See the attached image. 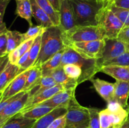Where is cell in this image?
<instances>
[{"mask_svg": "<svg viewBox=\"0 0 129 128\" xmlns=\"http://www.w3.org/2000/svg\"><path fill=\"white\" fill-rule=\"evenodd\" d=\"M115 84L113 101L124 109L129 110L128 99L129 97V82L116 80Z\"/></svg>", "mask_w": 129, "mask_h": 128, "instance_id": "16", "label": "cell"}, {"mask_svg": "<svg viewBox=\"0 0 129 128\" xmlns=\"http://www.w3.org/2000/svg\"><path fill=\"white\" fill-rule=\"evenodd\" d=\"M62 34V30L60 26H54L45 28L42 35L40 53L34 66H40L66 47Z\"/></svg>", "mask_w": 129, "mask_h": 128, "instance_id": "1", "label": "cell"}, {"mask_svg": "<svg viewBox=\"0 0 129 128\" xmlns=\"http://www.w3.org/2000/svg\"><path fill=\"white\" fill-rule=\"evenodd\" d=\"M32 7L33 16L35 18L38 25L43 26L45 28L54 26L52 21L47 14L39 6L35 0H30Z\"/></svg>", "mask_w": 129, "mask_h": 128, "instance_id": "21", "label": "cell"}, {"mask_svg": "<svg viewBox=\"0 0 129 128\" xmlns=\"http://www.w3.org/2000/svg\"><path fill=\"white\" fill-rule=\"evenodd\" d=\"M42 35H39L34 40V43L31 45V48L29 51V55L28 60L25 65L23 67V70H26L32 67L34 64L36 62L39 56V53L40 51V47H41V41H42Z\"/></svg>", "mask_w": 129, "mask_h": 128, "instance_id": "24", "label": "cell"}, {"mask_svg": "<svg viewBox=\"0 0 129 128\" xmlns=\"http://www.w3.org/2000/svg\"><path fill=\"white\" fill-rule=\"evenodd\" d=\"M35 1L50 17L54 26H60V13L55 10L49 0H35Z\"/></svg>", "mask_w": 129, "mask_h": 128, "instance_id": "29", "label": "cell"}, {"mask_svg": "<svg viewBox=\"0 0 129 128\" xmlns=\"http://www.w3.org/2000/svg\"><path fill=\"white\" fill-rule=\"evenodd\" d=\"M90 1H96V0H90Z\"/></svg>", "mask_w": 129, "mask_h": 128, "instance_id": "48", "label": "cell"}, {"mask_svg": "<svg viewBox=\"0 0 129 128\" xmlns=\"http://www.w3.org/2000/svg\"><path fill=\"white\" fill-rule=\"evenodd\" d=\"M117 38L125 44L129 50V26L123 28L119 33Z\"/></svg>", "mask_w": 129, "mask_h": 128, "instance_id": "38", "label": "cell"}, {"mask_svg": "<svg viewBox=\"0 0 129 128\" xmlns=\"http://www.w3.org/2000/svg\"><path fill=\"white\" fill-rule=\"evenodd\" d=\"M111 0H96V2L98 4L103 5L104 7H107L110 5Z\"/></svg>", "mask_w": 129, "mask_h": 128, "instance_id": "43", "label": "cell"}, {"mask_svg": "<svg viewBox=\"0 0 129 128\" xmlns=\"http://www.w3.org/2000/svg\"><path fill=\"white\" fill-rule=\"evenodd\" d=\"M73 63L79 65L83 70L81 84L93 78L96 73L100 72L97 60L94 59H87L81 56L78 52L69 46L66 45L65 50L62 57L60 65Z\"/></svg>", "mask_w": 129, "mask_h": 128, "instance_id": "3", "label": "cell"}, {"mask_svg": "<svg viewBox=\"0 0 129 128\" xmlns=\"http://www.w3.org/2000/svg\"><path fill=\"white\" fill-rule=\"evenodd\" d=\"M45 30V28L40 26V25L30 26L27 31L23 33L24 41H27V40H31V39H35L39 35L42 34Z\"/></svg>", "mask_w": 129, "mask_h": 128, "instance_id": "37", "label": "cell"}, {"mask_svg": "<svg viewBox=\"0 0 129 128\" xmlns=\"http://www.w3.org/2000/svg\"><path fill=\"white\" fill-rule=\"evenodd\" d=\"M62 36L66 45L74 42L103 40L106 38L104 31L100 26L78 25L62 31Z\"/></svg>", "mask_w": 129, "mask_h": 128, "instance_id": "4", "label": "cell"}, {"mask_svg": "<svg viewBox=\"0 0 129 128\" xmlns=\"http://www.w3.org/2000/svg\"><path fill=\"white\" fill-rule=\"evenodd\" d=\"M60 27L62 31H68L76 26L73 6L69 0H60Z\"/></svg>", "mask_w": 129, "mask_h": 128, "instance_id": "11", "label": "cell"}, {"mask_svg": "<svg viewBox=\"0 0 129 128\" xmlns=\"http://www.w3.org/2000/svg\"><path fill=\"white\" fill-rule=\"evenodd\" d=\"M67 112V107H58L44 116L37 119L31 128H47L50 124L56 119L65 115Z\"/></svg>", "mask_w": 129, "mask_h": 128, "instance_id": "18", "label": "cell"}, {"mask_svg": "<svg viewBox=\"0 0 129 128\" xmlns=\"http://www.w3.org/2000/svg\"><path fill=\"white\" fill-rule=\"evenodd\" d=\"M66 46L75 50L83 58L98 60L102 57L105 46V40L74 42L68 44Z\"/></svg>", "mask_w": 129, "mask_h": 128, "instance_id": "8", "label": "cell"}, {"mask_svg": "<svg viewBox=\"0 0 129 128\" xmlns=\"http://www.w3.org/2000/svg\"><path fill=\"white\" fill-rule=\"evenodd\" d=\"M50 77L54 79L57 84H60L64 87V89H75L78 85V82L75 79L68 77L65 74L63 69V67L60 65L54 70Z\"/></svg>", "mask_w": 129, "mask_h": 128, "instance_id": "20", "label": "cell"}, {"mask_svg": "<svg viewBox=\"0 0 129 128\" xmlns=\"http://www.w3.org/2000/svg\"><path fill=\"white\" fill-rule=\"evenodd\" d=\"M29 98L28 92H25L21 97L13 100L0 112V120H8L20 112L27 103Z\"/></svg>", "mask_w": 129, "mask_h": 128, "instance_id": "12", "label": "cell"}, {"mask_svg": "<svg viewBox=\"0 0 129 128\" xmlns=\"http://www.w3.org/2000/svg\"><path fill=\"white\" fill-rule=\"evenodd\" d=\"M100 26L105 34V39L117 38L121 30L125 27L123 23L115 15L109 6L101 10L98 20Z\"/></svg>", "mask_w": 129, "mask_h": 128, "instance_id": "7", "label": "cell"}, {"mask_svg": "<svg viewBox=\"0 0 129 128\" xmlns=\"http://www.w3.org/2000/svg\"><path fill=\"white\" fill-rule=\"evenodd\" d=\"M75 89H64L40 105H47L54 109L58 107H67L71 99L75 96Z\"/></svg>", "mask_w": 129, "mask_h": 128, "instance_id": "14", "label": "cell"}, {"mask_svg": "<svg viewBox=\"0 0 129 128\" xmlns=\"http://www.w3.org/2000/svg\"><path fill=\"white\" fill-rule=\"evenodd\" d=\"M108 104L107 109L100 112L101 128H118L128 117L129 110L115 101Z\"/></svg>", "mask_w": 129, "mask_h": 128, "instance_id": "6", "label": "cell"}, {"mask_svg": "<svg viewBox=\"0 0 129 128\" xmlns=\"http://www.w3.org/2000/svg\"><path fill=\"white\" fill-rule=\"evenodd\" d=\"M8 39V55L11 51L15 50L16 48L23 42H24L23 33L19 32L18 31H11L8 30L6 32Z\"/></svg>", "mask_w": 129, "mask_h": 128, "instance_id": "31", "label": "cell"}, {"mask_svg": "<svg viewBox=\"0 0 129 128\" xmlns=\"http://www.w3.org/2000/svg\"><path fill=\"white\" fill-rule=\"evenodd\" d=\"M42 77V74L40 66H34L30 68L24 87V91H29L39 82Z\"/></svg>", "mask_w": 129, "mask_h": 128, "instance_id": "30", "label": "cell"}, {"mask_svg": "<svg viewBox=\"0 0 129 128\" xmlns=\"http://www.w3.org/2000/svg\"><path fill=\"white\" fill-rule=\"evenodd\" d=\"M49 2L52 5V6H54V8L55 9V10H57V11L59 12V10H60V0H49Z\"/></svg>", "mask_w": 129, "mask_h": 128, "instance_id": "42", "label": "cell"}, {"mask_svg": "<svg viewBox=\"0 0 129 128\" xmlns=\"http://www.w3.org/2000/svg\"><path fill=\"white\" fill-rule=\"evenodd\" d=\"M128 116H129V114H128Z\"/></svg>", "mask_w": 129, "mask_h": 128, "instance_id": "49", "label": "cell"}, {"mask_svg": "<svg viewBox=\"0 0 129 128\" xmlns=\"http://www.w3.org/2000/svg\"><path fill=\"white\" fill-rule=\"evenodd\" d=\"M109 7L113 13L123 23L125 27L129 26V10L119 8L110 5H109Z\"/></svg>", "mask_w": 129, "mask_h": 128, "instance_id": "35", "label": "cell"}, {"mask_svg": "<svg viewBox=\"0 0 129 128\" xmlns=\"http://www.w3.org/2000/svg\"><path fill=\"white\" fill-rule=\"evenodd\" d=\"M16 14L20 17L25 19L33 26L31 18L33 17L32 7L30 0H16Z\"/></svg>", "mask_w": 129, "mask_h": 128, "instance_id": "23", "label": "cell"}, {"mask_svg": "<svg viewBox=\"0 0 129 128\" xmlns=\"http://www.w3.org/2000/svg\"><path fill=\"white\" fill-rule=\"evenodd\" d=\"M65 48L57 53L56 54H55L51 58H50L42 65H40V67L42 70V77L50 76L51 73L58 67L60 66L62 57L63 53L65 50Z\"/></svg>", "mask_w": 129, "mask_h": 128, "instance_id": "22", "label": "cell"}, {"mask_svg": "<svg viewBox=\"0 0 129 128\" xmlns=\"http://www.w3.org/2000/svg\"><path fill=\"white\" fill-rule=\"evenodd\" d=\"M8 120H0V128L2 127L4 125H5V124H6V122H7Z\"/></svg>", "mask_w": 129, "mask_h": 128, "instance_id": "46", "label": "cell"}, {"mask_svg": "<svg viewBox=\"0 0 129 128\" xmlns=\"http://www.w3.org/2000/svg\"><path fill=\"white\" fill-rule=\"evenodd\" d=\"M23 70L17 65L12 64L8 61L6 66L0 74V94L16 77V76Z\"/></svg>", "mask_w": 129, "mask_h": 128, "instance_id": "17", "label": "cell"}, {"mask_svg": "<svg viewBox=\"0 0 129 128\" xmlns=\"http://www.w3.org/2000/svg\"><path fill=\"white\" fill-rule=\"evenodd\" d=\"M100 72L112 77L116 80L129 82V66L104 65L101 67Z\"/></svg>", "mask_w": 129, "mask_h": 128, "instance_id": "19", "label": "cell"}, {"mask_svg": "<svg viewBox=\"0 0 129 128\" xmlns=\"http://www.w3.org/2000/svg\"><path fill=\"white\" fill-rule=\"evenodd\" d=\"M73 6L76 25L98 26L99 14L104 6L96 1L69 0Z\"/></svg>", "mask_w": 129, "mask_h": 128, "instance_id": "2", "label": "cell"}, {"mask_svg": "<svg viewBox=\"0 0 129 128\" xmlns=\"http://www.w3.org/2000/svg\"><path fill=\"white\" fill-rule=\"evenodd\" d=\"M62 67L64 72L68 77L76 80L78 85L81 84V80L83 75V70L79 65L76 64L69 63L66 64Z\"/></svg>", "mask_w": 129, "mask_h": 128, "instance_id": "32", "label": "cell"}, {"mask_svg": "<svg viewBox=\"0 0 129 128\" xmlns=\"http://www.w3.org/2000/svg\"><path fill=\"white\" fill-rule=\"evenodd\" d=\"M66 119V114L54 120L47 128H65Z\"/></svg>", "mask_w": 129, "mask_h": 128, "instance_id": "39", "label": "cell"}, {"mask_svg": "<svg viewBox=\"0 0 129 128\" xmlns=\"http://www.w3.org/2000/svg\"><path fill=\"white\" fill-rule=\"evenodd\" d=\"M64 88L62 85H60V84H57V85L52 87L46 89V90H44L42 92L31 97L28 98L27 103L25 105L23 109L20 112L26 111V110H29V109H31V108L37 106V105H40V104L45 102V100L50 99L51 97L55 95V94L61 91V90H64Z\"/></svg>", "mask_w": 129, "mask_h": 128, "instance_id": "13", "label": "cell"}, {"mask_svg": "<svg viewBox=\"0 0 129 128\" xmlns=\"http://www.w3.org/2000/svg\"><path fill=\"white\" fill-rule=\"evenodd\" d=\"M56 82L54 80L52 77L50 76H44L41 78L39 82L31 88L29 91H28L29 94V98L42 92L46 89H49L50 87L55 86L57 85Z\"/></svg>", "mask_w": 129, "mask_h": 128, "instance_id": "28", "label": "cell"}, {"mask_svg": "<svg viewBox=\"0 0 129 128\" xmlns=\"http://www.w3.org/2000/svg\"><path fill=\"white\" fill-rule=\"evenodd\" d=\"M15 1H16V0H15Z\"/></svg>", "mask_w": 129, "mask_h": 128, "instance_id": "50", "label": "cell"}, {"mask_svg": "<svg viewBox=\"0 0 129 128\" xmlns=\"http://www.w3.org/2000/svg\"><path fill=\"white\" fill-rule=\"evenodd\" d=\"M118 128H129V116L127 117V119L123 122V124L118 127Z\"/></svg>", "mask_w": 129, "mask_h": 128, "instance_id": "45", "label": "cell"}, {"mask_svg": "<svg viewBox=\"0 0 129 128\" xmlns=\"http://www.w3.org/2000/svg\"><path fill=\"white\" fill-rule=\"evenodd\" d=\"M93 87L100 95L108 103L113 101L115 84L108 82L98 78H92L90 80Z\"/></svg>", "mask_w": 129, "mask_h": 128, "instance_id": "15", "label": "cell"}, {"mask_svg": "<svg viewBox=\"0 0 129 128\" xmlns=\"http://www.w3.org/2000/svg\"><path fill=\"white\" fill-rule=\"evenodd\" d=\"M110 5L119 8L129 10V0H111Z\"/></svg>", "mask_w": 129, "mask_h": 128, "instance_id": "40", "label": "cell"}, {"mask_svg": "<svg viewBox=\"0 0 129 128\" xmlns=\"http://www.w3.org/2000/svg\"><path fill=\"white\" fill-rule=\"evenodd\" d=\"M10 0H0V27L3 25V18L5 11Z\"/></svg>", "mask_w": 129, "mask_h": 128, "instance_id": "41", "label": "cell"}, {"mask_svg": "<svg viewBox=\"0 0 129 128\" xmlns=\"http://www.w3.org/2000/svg\"><path fill=\"white\" fill-rule=\"evenodd\" d=\"M104 65H118V66H129V50L119 55L117 57L103 63L101 67Z\"/></svg>", "mask_w": 129, "mask_h": 128, "instance_id": "33", "label": "cell"}, {"mask_svg": "<svg viewBox=\"0 0 129 128\" xmlns=\"http://www.w3.org/2000/svg\"><path fill=\"white\" fill-rule=\"evenodd\" d=\"M7 31L6 25L4 23L0 27V58L5 57L8 55Z\"/></svg>", "mask_w": 129, "mask_h": 128, "instance_id": "34", "label": "cell"}, {"mask_svg": "<svg viewBox=\"0 0 129 128\" xmlns=\"http://www.w3.org/2000/svg\"><path fill=\"white\" fill-rule=\"evenodd\" d=\"M9 61V59H8V56H6V58H5V60H4L3 62L2 63V64L1 65V66H0V74H1V73L2 72V71L3 70V69H5V67L6 66V65H7V63H8Z\"/></svg>", "mask_w": 129, "mask_h": 128, "instance_id": "44", "label": "cell"}, {"mask_svg": "<svg viewBox=\"0 0 129 128\" xmlns=\"http://www.w3.org/2000/svg\"><path fill=\"white\" fill-rule=\"evenodd\" d=\"M105 40V46L102 57L97 60V63L100 69L103 63L112 60L128 50L127 45L117 38H106Z\"/></svg>", "mask_w": 129, "mask_h": 128, "instance_id": "9", "label": "cell"}, {"mask_svg": "<svg viewBox=\"0 0 129 128\" xmlns=\"http://www.w3.org/2000/svg\"><path fill=\"white\" fill-rule=\"evenodd\" d=\"M89 123L88 128H101L100 112V110L97 108L89 107Z\"/></svg>", "mask_w": 129, "mask_h": 128, "instance_id": "36", "label": "cell"}, {"mask_svg": "<svg viewBox=\"0 0 129 128\" xmlns=\"http://www.w3.org/2000/svg\"><path fill=\"white\" fill-rule=\"evenodd\" d=\"M53 109H54L51 107L47 106V105H39L29 109V110H26V111L18 113L16 115H20V116L28 118V119L37 120V119H40L42 117L44 116L47 114L51 112Z\"/></svg>", "mask_w": 129, "mask_h": 128, "instance_id": "25", "label": "cell"}, {"mask_svg": "<svg viewBox=\"0 0 129 128\" xmlns=\"http://www.w3.org/2000/svg\"><path fill=\"white\" fill-rule=\"evenodd\" d=\"M7 56H8V55H7ZM5 56V57L0 58V66H1V64H2V63L3 62V61L5 60V58H6V56Z\"/></svg>", "mask_w": 129, "mask_h": 128, "instance_id": "47", "label": "cell"}, {"mask_svg": "<svg viewBox=\"0 0 129 128\" xmlns=\"http://www.w3.org/2000/svg\"><path fill=\"white\" fill-rule=\"evenodd\" d=\"M37 120L15 115L1 128H31Z\"/></svg>", "mask_w": 129, "mask_h": 128, "instance_id": "26", "label": "cell"}, {"mask_svg": "<svg viewBox=\"0 0 129 128\" xmlns=\"http://www.w3.org/2000/svg\"><path fill=\"white\" fill-rule=\"evenodd\" d=\"M35 39L27 40L23 42L17 48L13 50L8 55L9 61L12 64L16 65L20 58L31 48Z\"/></svg>", "mask_w": 129, "mask_h": 128, "instance_id": "27", "label": "cell"}, {"mask_svg": "<svg viewBox=\"0 0 129 128\" xmlns=\"http://www.w3.org/2000/svg\"><path fill=\"white\" fill-rule=\"evenodd\" d=\"M65 128H88L89 123V108L82 106L73 97L67 107Z\"/></svg>", "mask_w": 129, "mask_h": 128, "instance_id": "5", "label": "cell"}, {"mask_svg": "<svg viewBox=\"0 0 129 128\" xmlns=\"http://www.w3.org/2000/svg\"><path fill=\"white\" fill-rule=\"evenodd\" d=\"M30 69L21 72L6 86L0 94V102L6 100L18 93L24 91V87Z\"/></svg>", "mask_w": 129, "mask_h": 128, "instance_id": "10", "label": "cell"}]
</instances>
